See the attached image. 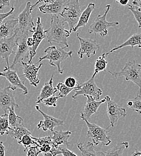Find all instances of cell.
<instances>
[{
    "label": "cell",
    "mask_w": 141,
    "mask_h": 156,
    "mask_svg": "<svg viewBox=\"0 0 141 156\" xmlns=\"http://www.w3.org/2000/svg\"><path fill=\"white\" fill-rule=\"evenodd\" d=\"M51 26L45 30L46 39L49 43L53 42L61 44L65 48H69L67 38L70 36V32L65 29V22L60 15H52L51 16Z\"/></svg>",
    "instance_id": "cell-1"
},
{
    "label": "cell",
    "mask_w": 141,
    "mask_h": 156,
    "mask_svg": "<svg viewBox=\"0 0 141 156\" xmlns=\"http://www.w3.org/2000/svg\"><path fill=\"white\" fill-rule=\"evenodd\" d=\"M65 48H66L65 46L61 48L54 45L47 48L44 50L45 55L39 58L37 64H39V62H41L43 60H48L50 65L57 67L58 72L60 75H62L64 71L61 68V63L66 59L69 57L71 58L73 54V51L67 52L65 51Z\"/></svg>",
    "instance_id": "cell-2"
},
{
    "label": "cell",
    "mask_w": 141,
    "mask_h": 156,
    "mask_svg": "<svg viewBox=\"0 0 141 156\" xmlns=\"http://www.w3.org/2000/svg\"><path fill=\"white\" fill-rule=\"evenodd\" d=\"M109 73L115 78L124 76L126 81H131L139 88V93L141 94V65L137 64L135 60L129 61L125 66L118 72Z\"/></svg>",
    "instance_id": "cell-3"
},
{
    "label": "cell",
    "mask_w": 141,
    "mask_h": 156,
    "mask_svg": "<svg viewBox=\"0 0 141 156\" xmlns=\"http://www.w3.org/2000/svg\"><path fill=\"white\" fill-rule=\"evenodd\" d=\"M111 5L108 4L105 7V10L103 15H99L91 23L88 28V33L94 34L96 36L99 34L101 37H104L108 34V28L118 26L120 23L117 21L108 22L106 20L107 15L110 10Z\"/></svg>",
    "instance_id": "cell-4"
},
{
    "label": "cell",
    "mask_w": 141,
    "mask_h": 156,
    "mask_svg": "<svg viewBox=\"0 0 141 156\" xmlns=\"http://www.w3.org/2000/svg\"><path fill=\"white\" fill-rule=\"evenodd\" d=\"M80 117L85 121L88 129L86 134L87 137L92 139L94 145H98L101 144L103 146H108L111 144V139L108 136V129H104L96 124L90 122L81 114Z\"/></svg>",
    "instance_id": "cell-5"
},
{
    "label": "cell",
    "mask_w": 141,
    "mask_h": 156,
    "mask_svg": "<svg viewBox=\"0 0 141 156\" xmlns=\"http://www.w3.org/2000/svg\"><path fill=\"white\" fill-rule=\"evenodd\" d=\"M81 5L79 0H69L60 16L67 23L69 31L72 33L81 16Z\"/></svg>",
    "instance_id": "cell-6"
},
{
    "label": "cell",
    "mask_w": 141,
    "mask_h": 156,
    "mask_svg": "<svg viewBox=\"0 0 141 156\" xmlns=\"http://www.w3.org/2000/svg\"><path fill=\"white\" fill-rule=\"evenodd\" d=\"M34 9L32 8L31 2L28 1L25 5V7L18 16V23L17 30L18 34L33 33L36 27L34 25L32 16V12Z\"/></svg>",
    "instance_id": "cell-7"
},
{
    "label": "cell",
    "mask_w": 141,
    "mask_h": 156,
    "mask_svg": "<svg viewBox=\"0 0 141 156\" xmlns=\"http://www.w3.org/2000/svg\"><path fill=\"white\" fill-rule=\"evenodd\" d=\"M95 76H96L93 75L92 77L88 80L79 84L73 90L75 94L72 96V98L75 99L78 96L82 95L84 96H90L94 98L96 100H99L103 94V91L96 85L94 80Z\"/></svg>",
    "instance_id": "cell-8"
},
{
    "label": "cell",
    "mask_w": 141,
    "mask_h": 156,
    "mask_svg": "<svg viewBox=\"0 0 141 156\" xmlns=\"http://www.w3.org/2000/svg\"><path fill=\"white\" fill-rule=\"evenodd\" d=\"M0 76L5 78L10 83V87L13 91L22 92L24 95L28 93L27 87L25 85V80H21L17 72L11 70L10 67H5L3 72H0Z\"/></svg>",
    "instance_id": "cell-9"
},
{
    "label": "cell",
    "mask_w": 141,
    "mask_h": 156,
    "mask_svg": "<svg viewBox=\"0 0 141 156\" xmlns=\"http://www.w3.org/2000/svg\"><path fill=\"white\" fill-rule=\"evenodd\" d=\"M29 37L28 34H18L17 40V50L15 52V56L14 60L11 66L10 69H13L14 67L21 61L28 59L30 56V47L26 43V40Z\"/></svg>",
    "instance_id": "cell-10"
},
{
    "label": "cell",
    "mask_w": 141,
    "mask_h": 156,
    "mask_svg": "<svg viewBox=\"0 0 141 156\" xmlns=\"http://www.w3.org/2000/svg\"><path fill=\"white\" fill-rule=\"evenodd\" d=\"M105 98L107 103V115L110 121V127H114L121 117L127 115V112L125 108L113 101L109 96H106Z\"/></svg>",
    "instance_id": "cell-11"
},
{
    "label": "cell",
    "mask_w": 141,
    "mask_h": 156,
    "mask_svg": "<svg viewBox=\"0 0 141 156\" xmlns=\"http://www.w3.org/2000/svg\"><path fill=\"white\" fill-rule=\"evenodd\" d=\"M76 36L80 43V48L78 51V55L79 58H83L85 56L90 58L91 55H94L100 49V45L96 40L82 38L79 33L77 34Z\"/></svg>",
    "instance_id": "cell-12"
},
{
    "label": "cell",
    "mask_w": 141,
    "mask_h": 156,
    "mask_svg": "<svg viewBox=\"0 0 141 156\" xmlns=\"http://www.w3.org/2000/svg\"><path fill=\"white\" fill-rule=\"evenodd\" d=\"M20 63L23 72V77L28 80L31 85L37 87L41 81L39 78V71L43 64L41 63L37 66V64H32L28 62H25L23 61H21Z\"/></svg>",
    "instance_id": "cell-13"
},
{
    "label": "cell",
    "mask_w": 141,
    "mask_h": 156,
    "mask_svg": "<svg viewBox=\"0 0 141 156\" xmlns=\"http://www.w3.org/2000/svg\"><path fill=\"white\" fill-rule=\"evenodd\" d=\"M18 38V33L9 38L0 39V57L5 61L7 67H10L9 57L14 52L13 48L17 46Z\"/></svg>",
    "instance_id": "cell-14"
},
{
    "label": "cell",
    "mask_w": 141,
    "mask_h": 156,
    "mask_svg": "<svg viewBox=\"0 0 141 156\" xmlns=\"http://www.w3.org/2000/svg\"><path fill=\"white\" fill-rule=\"evenodd\" d=\"M32 38L34 41V44L33 46L30 48V59L28 60V62H31L33 59L35 57L37 54V49L43 41V40L46 39V33L44 30V27L41 22V19L40 17L37 18L36 21V27L33 33Z\"/></svg>",
    "instance_id": "cell-15"
},
{
    "label": "cell",
    "mask_w": 141,
    "mask_h": 156,
    "mask_svg": "<svg viewBox=\"0 0 141 156\" xmlns=\"http://www.w3.org/2000/svg\"><path fill=\"white\" fill-rule=\"evenodd\" d=\"M10 108H19L16 102L13 90L10 86L4 88H0V109L4 113H7Z\"/></svg>",
    "instance_id": "cell-16"
},
{
    "label": "cell",
    "mask_w": 141,
    "mask_h": 156,
    "mask_svg": "<svg viewBox=\"0 0 141 156\" xmlns=\"http://www.w3.org/2000/svg\"><path fill=\"white\" fill-rule=\"evenodd\" d=\"M35 108L36 110L39 111L44 118V119L41 120L37 126L39 129H41L44 132H46L47 130H50L51 132H53L55 127L58 126H64L65 123L64 121L61 120L60 119L52 117L51 115H49L45 114L41 110L40 107L38 105H36Z\"/></svg>",
    "instance_id": "cell-17"
},
{
    "label": "cell",
    "mask_w": 141,
    "mask_h": 156,
    "mask_svg": "<svg viewBox=\"0 0 141 156\" xmlns=\"http://www.w3.org/2000/svg\"><path fill=\"white\" fill-rule=\"evenodd\" d=\"M69 0H54L51 2L44 3L39 7L43 14L60 15Z\"/></svg>",
    "instance_id": "cell-18"
},
{
    "label": "cell",
    "mask_w": 141,
    "mask_h": 156,
    "mask_svg": "<svg viewBox=\"0 0 141 156\" xmlns=\"http://www.w3.org/2000/svg\"><path fill=\"white\" fill-rule=\"evenodd\" d=\"M18 20L16 18H12L3 21L0 24V39L9 38L18 33Z\"/></svg>",
    "instance_id": "cell-19"
},
{
    "label": "cell",
    "mask_w": 141,
    "mask_h": 156,
    "mask_svg": "<svg viewBox=\"0 0 141 156\" xmlns=\"http://www.w3.org/2000/svg\"><path fill=\"white\" fill-rule=\"evenodd\" d=\"M85 97L87 98L86 103L83 111L81 112V114L86 119H88L93 115L96 113L100 106L101 104L106 102V99L104 98L101 100L97 101L94 98L91 96H85Z\"/></svg>",
    "instance_id": "cell-20"
},
{
    "label": "cell",
    "mask_w": 141,
    "mask_h": 156,
    "mask_svg": "<svg viewBox=\"0 0 141 156\" xmlns=\"http://www.w3.org/2000/svg\"><path fill=\"white\" fill-rule=\"evenodd\" d=\"M73 132L71 131H54L52 132L51 136L52 142L54 148H57L60 145H65L69 147L70 143L69 142V139Z\"/></svg>",
    "instance_id": "cell-21"
},
{
    "label": "cell",
    "mask_w": 141,
    "mask_h": 156,
    "mask_svg": "<svg viewBox=\"0 0 141 156\" xmlns=\"http://www.w3.org/2000/svg\"><path fill=\"white\" fill-rule=\"evenodd\" d=\"M53 78L54 76L52 75L48 82L44 83L43 87H42L39 96L37 98V104L41 103V101L45 98L55 95V93L57 92V89L56 88H54L53 86Z\"/></svg>",
    "instance_id": "cell-22"
},
{
    "label": "cell",
    "mask_w": 141,
    "mask_h": 156,
    "mask_svg": "<svg viewBox=\"0 0 141 156\" xmlns=\"http://www.w3.org/2000/svg\"><path fill=\"white\" fill-rule=\"evenodd\" d=\"M95 6L96 5L94 3H93V2L89 3L86 8L83 11V12L81 13L79 20L76 25L75 26V27L73 28L72 32H76L78 30V29H79L82 27H84L87 25L89 19L90 18V16L95 8Z\"/></svg>",
    "instance_id": "cell-23"
},
{
    "label": "cell",
    "mask_w": 141,
    "mask_h": 156,
    "mask_svg": "<svg viewBox=\"0 0 141 156\" xmlns=\"http://www.w3.org/2000/svg\"><path fill=\"white\" fill-rule=\"evenodd\" d=\"M127 46H130L132 48L135 46H138L139 48H141V33L134 34L122 44L120 45H118L112 48L109 52L106 53V55H108L116 51H118L120 49Z\"/></svg>",
    "instance_id": "cell-24"
},
{
    "label": "cell",
    "mask_w": 141,
    "mask_h": 156,
    "mask_svg": "<svg viewBox=\"0 0 141 156\" xmlns=\"http://www.w3.org/2000/svg\"><path fill=\"white\" fill-rule=\"evenodd\" d=\"M77 147L80 150L82 156H105L104 153L96 150L93 142H88L86 145L80 142L77 144Z\"/></svg>",
    "instance_id": "cell-25"
},
{
    "label": "cell",
    "mask_w": 141,
    "mask_h": 156,
    "mask_svg": "<svg viewBox=\"0 0 141 156\" xmlns=\"http://www.w3.org/2000/svg\"><path fill=\"white\" fill-rule=\"evenodd\" d=\"M33 137L34 140L37 142L40 151L42 154L51 152L52 148H54L51 136L39 138L34 137Z\"/></svg>",
    "instance_id": "cell-26"
},
{
    "label": "cell",
    "mask_w": 141,
    "mask_h": 156,
    "mask_svg": "<svg viewBox=\"0 0 141 156\" xmlns=\"http://www.w3.org/2000/svg\"><path fill=\"white\" fill-rule=\"evenodd\" d=\"M26 134L31 135V133L25 127L22 125L15 127H10L6 135H8L11 137L15 138L16 140H17L18 142L19 141H20L22 137Z\"/></svg>",
    "instance_id": "cell-27"
},
{
    "label": "cell",
    "mask_w": 141,
    "mask_h": 156,
    "mask_svg": "<svg viewBox=\"0 0 141 156\" xmlns=\"http://www.w3.org/2000/svg\"><path fill=\"white\" fill-rule=\"evenodd\" d=\"M129 144L128 142H122L121 143H118L114 147L108 150L104 153L105 156H122L124 150L128 148Z\"/></svg>",
    "instance_id": "cell-28"
},
{
    "label": "cell",
    "mask_w": 141,
    "mask_h": 156,
    "mask_svg": "<svg viewBox=\"0 0 141 156\" xmlns=\"http://www.w3.org/2000/svg\"><path fill=\"white\" fill-rule=\"evenodd\" d=\"M9 122L10 127H15L23 125V119L22 117L18 116L15 112V108H10L9 109Z\"/></svg>",
    "instance_id": "cell-29"
},
{
    "label": "cell",
    "mask_w": 141,
    "mask_h": 156,
    "mask_svg": "<svg viewBox=\"0 0 141 156\" xmlns=\"http://www.w3.org/2000/svg\"><path fill=\"white\" fill-rule=\"evenodd\" d=\"M108 55H106V53H103L96 59L94 66V72L93 73L94 76L98 75V73L100 72L106 70L107 64L108 63L107 60H106V57Z\"/></svg>",
    "instance_id": "cell-30"
},
{
    "label": "cell",
    "mask_w": 141,
    "mask_h": 156,
    "mask_svg": "<svg viewBox=\"0 0 141 156\" xmlns=\"http://www.w3.org/2000/svg\"><path fill=\"white\" fill-rule=\"evenodd\" d=\"M127 105L132 111L138 114H141V94L138 93L137 96L127 101Z\"/></svg>",
    "instance_id": "cell-31"
},
{
    "label": "cell",
    "mask_w": 141,
    "mask_h": 156,
    "mask_svg": "<svg viewBox=\"0 0 141 156\" xmlns=\"http://www.w3.org/2000/svg\"><path fill=\"white\" fill-rule=\"evenodd\" d=\"M50 153L52 154V156H57L60 154L63 156H77L76 154L69 150L65 145H60L57 148H52Z\"/></svg>",
    "instance_id": "cell-32"
},
{
    "label": "cell",
    "mask_w": 141,
    "mask_h": 156,
    "mask_svg": "<svg viewBox=\"0 0 141 156\" xmlns=\"http://www.w3.org/2000/svg\"><path fill=\"white\" fill-rule=\"evenodd\" d=\"M10 128L9 116L7 113L0 115V135H4L7 134Z\"/></svg>",
    "instance_id": "cell-33"
},
{
    "label": "cell",
    "mask_w": 141,
    "mask_h": 156,
    "mask_svg": "<svg viewBox=\"0 0 141 156\" xmlns=\"http://www.w3.org/2000/svg\"><path fill=\"white\" fill-rule=\"evenodd\" d=\"M76 87L69 88L67 86H66L64 83L60 82L57 85L56 88L59 91V96L60 98H65L70 92L73 91Z\"/></svg>",
    "instance_id": "cell-34"
},
{
    "label": "cell",
    "mask_w": 141,
    "mask_h": 156,
    "mask_svg": "<svg viewBox=\"0 0 141 156\" xmlns=\"http://www.w3.org/2000/svg\"><path fill=\"white\" fill-rule=\"evenodd\" d=\"M18 144L22 145L24 148L28 147L32 145L37 144V142L34 140L33 137L30 134L25 135L22 137L20 141L18 142Z\"/></svg>",
    "instance_id": "cell-35"
},
{
    "label": "cell",
    "mask_w": 141,
    "mask_h": 156,
    "mask_svg": "<svg viewBox=\"0 0 141 156\" xmlns=\"http://www.w3.org/2000/svg\"><path fill=\"white\" fill-rule=\"evenodd\" d=\"M129 10L132 13L136 20L138 23V28H141V11L133 5L127 4Z\"/></svg>",
    "instance_id": "cell-36"
},
{
    "label": "cell",
    "mask_w": 141,
    "mask_h": 156,
    "mask_svg": "<svg viewBox=\"0 0 141 156\" xmlns=\"http://www.w3.org/2000/svg\"><path fill=\"white\" fill-rule=\"evenodd\" d=\"M24 151L26 153V155L28 156H37L41 154L37 144L32 145L25 148Z\"/></svg>",
    "instance_id": "cell-37"
},
{
    "label": "cell",
    "mask_w": 141,
    "mask_h": 156,
    "mask_svg": "<svg viewBox=\"0 0 141 156\" xmlns=\"http://www.w3.org/2000/svg\"><path fill=\"white\" fill-rule=\"evenodd\" d=\"M60 98L58 96H55V95H53L49 98H45L41 101V103H43L46 106L48 107H56L57 106V103L58 100Z\"/></svg>",
    "instance_id": "cell-38"
},
{
    "label": "cell",
    "mask_w": 141,
    "mask_h": 156,
    "mask_svg": "<svg viewBox=\"0 0 141 156\" xmlns=\"http://www.w3.org/2000/svg\"><path fill=\"white\" fill-rule=\"evenodd\" d=\"M64 84L69 88H75L79 85L76 80V79L73 76H68L64 80Z\"/></svg>",
    "instance_id": "cell-39"
},
{
    "label": "cell",
    "mask_w": 141,
    "mask_h": 156,
    "mask_svg": "<svg viewBox=\"0 0 141 156\" xmlns=\"http://www.w3.org/2000/svg\"><path fill=\"white\" fill-rule=\"evenodd\" d=\"M14 11H15V7L12 6L9 12H6L5 13H0V24L4 21V20H5V18H7L9 17L10 16H11L12 15H13Z\"/></svg>",
    "instance_id": "cell-40"
},
{
    "label": "cell",
    "mask_w": 141,
    "mask_h": 156,
    "mask_svg": "<svg viewBox=\"0 0 141 156\" xmlns=\"http://www.w3.org/2000/svg\"><path fill=\"white\" fill-rule=\"evenodd\" d=\"M10 6V0H0V10Z\"/></svg>",
    "instance_id": "cell-41"
},
{
    "label": "cell",
    "mask_w": 141,
    "mask_h": 156,
    "mask_svg": "<svg viewBox=\"0 0 141 156\" xmlns=\"http://www.w3.org/2000/svg\"><path fill=\"white\" fill-rule=\"evenodd\" d=\"M132 5L137 7L138 10L141 11V0H133L132 2Z\"/></svg>",
    "instance_id": "cell-42"
},
{
    "label": "cell",
    "mask_w": 141,
    "mask_h": 156,
    "mask_svg": "<svg viewBox=\"0 0 141 156\" xmlns=\"http://www.w3.org/2000/svg\"><path fill=\"white\" fill-rule=\"evenodd\" d=\"M5 148L3 145V142L1 141L0 142V156H4L5 155Z\"/></svg>",
    "instance_id": "cell-43"
},
{
    "label": "cell",
    "mask_w": 141,
    "mask_h": 156,
    "mask_svg": "<svg viewBox=\"0 0 141 156\" xmlns=\"http://www.w3.org/2000/svg\"><path fill=\"white\" fill-rule=\"evenodd\" d=\"M53 1H54V0H37V1L36 2V3H35L33 5H32V8L34 9L37 6V5L39 4L41 2H44V3H46V2H51Z\"/></svg>",
    "instance_id": "cell-44"
},
{
    "label": "cell",
    "mask_w": 141,
    "mask_h": 156,
    "mask_svg": "<svg viewBox=\"0 0 141 156\" xmlns=\"http://www.w3.org/2000/svg\"><path fill=\"white\" fill-rule=\"evenodd\" d=\"M26 43H27L28 46H29L30 48H31L34 44V41H33V38L28 37L26 40Z\"/></svg>",
    "instance_id": "cell-45"
},
{
    "label": "cell",
    "mask_w": 141,
    "mask_h": 156,
    "mask_svg": "<svg viewBox=\"0 0 141 156\" xmlns=\"http://www.w3.org/2000/svg\"><path fill=\"white\" fill-rule=\"evenodd\" d=\"M129 2V0H120L119 1V3L122 5H126L128 4Z\"/></svg>",
    "instance_id": "cell-46"
},
{
    "label": "cell",
    "mask_w": 141,
    "mask_h": 156,
    "mask_svg": "<svg viewBox=\"0 0 141 156\" xmlns=\"http://www.w3.org/2000/svg\"><path fill=\"white\" fill-rule=\"evenodd\" d=\"M132 155V156H141V151H138V149H136V150H135L134 153H133Z\"/></svg>",
    "instance_id": "cell-47"
},
{
    "label": "cell",
    "mask_w": 141,
    "mask_h": 156,
    "mask_svg": "<svg viewBox=\"0 0 141 156\" xmlns=\"http://www.w3.org/2000/svg\"><path fill=\"white\" fill-rule=\"evenodd\" d=\"M117 2H119V1H120V0H115Z\"/></svg>",
    "instance_id": "cell-48"
},
{
    "label": "cell",
    "mask_w": 141,
    "mask_h": 156,
    "mask_svg": "<svg viewBox=\"0 0 141 156\" xmlns=\"http://www.w3.org/2000/svg\"><path fill=\"white\" fill-rule=\"evenodd\" d=\"M0 142H1V141H0Z\"/></svg>",
    "instance_id": "cell-49"
}]
</instances>
